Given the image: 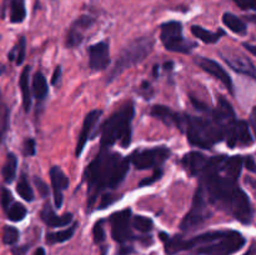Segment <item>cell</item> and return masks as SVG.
<instances>
[{
	"label": "cell",
	"instance_id": "obj_1",
	"mask_svg": "<svg viewBox=\"0 0 256 255\" xmlns=\"http://www.w3.org/2000/svg\"><path fill=\"white\" fill-rule=\"evenodd\" d=\"M226 156H214L209 159L202 172L200 189L209 202L218 204L242 224H250L252 209L248 195L238 186V180L228 176L222 172Z\"/></svg>",
	"mask_w": 256,
	"mask_h": 255
},
{
	"label": "cell",
	"instance_id": "obj_2",
	"mask_svg": "<svg viewBox=\"0 0 256 255\" xmlns=\"http://www.w3.org/2000/svg\"><path fill=\"white\" fill-rule=\"evenodd\" d=\"M129 158H122V155L112 152L106 155L99 154L88 165L84 179L89 185V189L94 192L90 195V206L94 204L95 196L100 190L104 188L115 189L124 180L129 172Z\"/></svg>",
	"mask_w": 256,
	"mask_h": 255
},
{
	"label": "cell",
	"instance_id": "obj_3",
	"mask_svg": "<svg viewBox=\"0 0 256 255\" xmlns=\"http://www.w3.org/2000/svg\"><path fill=\"white\" fill-rule=\"evenodd\" d=\"M134 118V104L132 102L112 114L102 126V146L109 148L120 140L122 148L132 142V122Z\"/></svg>",
	"mask_w": 256,
	"mask_h": 255
},
{
	"label": "cell",
	"instance_id": "obj_4",
	"mask_svg": "<svg viewBox=\"0 0 256 255\" xmlns=\"http://www.w3.org/2000/svg\"><path fill=\"white\" fill-rule=\"evenodd\" d=\"M152 46H154V40H152V38H139V39L130 42V44L122 50L120 56L118 58L112 72L109 74L108 82H112V80H114L115 78L119 76L124 70L129 69L132 65H136L138 62H142V60L152 52Z\"/></svg>",
	"mask_w": 256,
	"mask_h": 255
},
{
	"label": "cell",
	"instance_id": "obj_5",
	"mask_svg": "<svg viewBox=\"0 0 256 255\" xmlns=\"http://www.w3.org/2000/svg\"><path fill=\"white\" fill-rule=\"evenodd\" d=\"M245 242L246 240L239 232L225 230L216 240L198 248V252L202 255H232L239 252Z\"/></svg>",
	"mask_w": 256,
	"mask_h": 255
},
{
	"label": "cell",
	"instance_id": "obj_6",
	"mask_svg": "<svg viewBox=\"0 0 256 255\" xmlns=\"http://www.w3.org/2000/svg\"><path fill=\"white\" fill-rule=\"evenodd\" d=\"M160 39L164 46L170 52L188 54L192 52L195 44L188 42L182 35V25L179 22H168L162 25Z\"/></svg>",
	"mask_w": 256,
	"mask_h": 255
},
{
	"label": "cell",
	"instance_id": "obj_7",
	"mask_svg": "<svg viewBox=\"0 0 256 255\" xmlns=\"http://www.w3.org/2000/svg\"><path fill=\"white\" fill-rule=\"evenodd\" d=\"M170 150L165 146H158L154 149L140 150L132 152L129 156L130 162L139 170L152 169V166H158L169 158Z\"/></svg>",
	"mask_w": 256,
	"mask_h": 255
},
{
	"label": "cell",
	"instance_id": "obj_8",
	"mask_svg": "<svg viewBox=\"0 0 256 255\" xmlns=\"http://www.w3.org/2000/svg\"><path fill=\"white\" fill-rule=\"evenodd\" d=\"M209 216L210 212L209 210H208L206 198H205L202 190L199 188L196 194H195L192 210L185 215L182 224H180V228H182V230H184V232L192 230L196 226H199V225H202L205 220L209 219Z\"/></svg>",
	"mask_w": 256,
	"mask_h": 255
},
{
	"label": "cell",
	"instance_id": "obj_9",
	"mask_svg": "<svg viewBox=\"0 0 256 255\" xmlns=\"http://www.w3.org/2000/svg\"><path fill=\"white\" fill-rule=\"evenodd\" d=\"M130 219H132V210L124 209L122 212H116L110 216L112 224V235L115 242L124 244L132 238V229H130Z\"/></svg>",
	"mask_w": 256,
	"mask_h": 255
},
{
	"label": "cell",
	"instance_id": "obj_10",
	"mask_svg": "<svg viewBox=\"0 0 256 255\" xmlns=\"http://www.w3.org/2000/svg\"><path fill=\"white\" fill-rule=\"evenodd\" d=\"M220 56L222 59L232 68L235 72H240V74H244L246 76L252 78V79L256 80V68L255 65L248 59L246 56L242 54V52H234L232 49H222L220 50Z\"/></svg>",
	"mask_w": 256,
	"mask_h": 255
},
{
	"label": "cell",
	"instance_id": "obj_11",
	"mask_svg": "<svg viewBox=\"0 0 256 255\" xmlns=\"http://www.w3.org/2000/svg\"><path fill=\"white\" fill-rule=\"evenodd\" d=\"M102 114V110H92V112H90L89 114L86 115V118H85L84 124H82V132H80L79 138H78L76 152H75V155H76V156H79V155L82 154L86 142H89L90 138L95 134V126H96Z\"/></svg>",
	"mask_w": 256,
	"mask_h": 255
},
{
	"label": "cell",
	"instance_id": "obj_12",
	"mask_svg": "<svg viewBox=\"0 0 256 255\" xmlns=\"http://www.w3.org/2000/svg\"><path fill=\"white\" fill-rule=\"evenodd\" d=\"M110 62L109 44L99 42L89 48V66L92 70L106 69Z\"/></svg>",
	"mask_w": 256,
	"mask_h": 255
},
{
	"label": "cell",
	"instance_id": "obj_13",
	"mask_svg": "<svg viewBox=\"0 0 256 255\" xmlns=\"http://www.w3.org/2000/svg\"><path fill=\"white\" fill-rule=\"evenodd\" d=\"M195 62H196L204 72H209L210 75H212V76L216 78L218 80H220V82L226 86V89L229 90L230 92H232V78H230V75L225 72V69L219 64V62H216L215 60L208 59V58H199V59L195 60Z\"/></svg>",
	"mask_w": 256,
	"mask_h": 255
},
{
	"label": "cell",
	"instance_id": "obj_14",
	"mask_svg": "<svg viewBox=\"0 0 256 255\" xmlns=\"http://www.w3.org/2000/svg\"><path fill=\"white\" fill-rule=\"evenodd\" d=\"M92 22H94V19H92V16H88V15L80 16L79 19L72 25L69 32H68V46H78V45L82 42V39H84V32L92 26Z\"/></svg>",
	"mask_w": 256,
	"mask_h": 255
},
{
	"label": "cell",
	"instance_id": "obj_15",
	"mask_svg": "<svg viewBox=\"0 0 256 255\" xmlns=\"http://www.w3.org/2000/svg\"><path fill=\"white\" fill-rule=\"evenodd\" d=\"M52 179V192H54V202L56 208H62V192L69 186V180L66 175L62 172L59 166H52L49 172Z\"/></svg>",
	"mask_w": 256,
	"mask_h": 255
},
{
	"label": "cell",
	"instance_id": "obj_16",
	"mask_svg": "<svg viewBox=\"0 0 256 255\" xmlns=\"http://www.w3.org/2000/svg\"><path fill=\"white\" fill-rule=\"evenodd\" d=\"M150 114L152 116L160 119L162 122H164L166 125H176L179 129L184 130L185 115L182 116V115L176 114L172 110H170L168 106H164V105H155V106H152Z\"/></svg>",
	"mask_w": 256,
	"mask_h": 255
},
{
	"label": "cell",
	"instance_id": "obj_17",
	"mask_svg": "<svg viewBox=\"0 0 256 255\" xmlns=\"http://www.w3.org/2000/svg\"><path fill=\"white\" fill-rule=\"evenodd\" d=\"M209 158L205 156L204 154L198 152H188L184 158H182V164L186 168L188 172L192 175H200L205 166L208 165Z\"/></svg>",
	"mask_w": 256,
	"mask_h": 255
},
{
	"label": "cell",
	"instance_id": "obj_18",
	"mask_svg": "<svg viewBox=\"0 0 256 255\" xmlns=\"http://www.w3.org/2000/svg\"><path fill=\"white\" fill-rule=\"evenodd\" d=\"M42 219L49 226L62 228L66 226L72 222V215L70 212H66L64 215H56L50 206V204H45L44 209L42 210Z\"/></svg>",
	"mask_w": 256,
	"mask_h": 255
},
{
	"label": "cell",
	"instance_id": "obj_19",
	"mask_svg": "<svg viewBox=\"0 0 256 255\" xmlns=\"http://www.w3.org/2000/svg\"><path fill=\"white\" fill-rule=\"evenodd\" d=\"M29 74H30V66H25L22 69V74H20L19 79V86L22 90V105H24L25 112H29L30 106H32V92L29 88Z\"/></svg>",
	"mask_w": 256,
	"mask_h": 255
},
{
	"label": "cell",
	"instance_id": "obj_20",
	"mask_svg": "<svg viewBox=\"0 0 256 255\" xmlns=\"http://www.w3.org/2000/svg\"><path fill=\"white\" fill-rule=\"evenodd\" d=\"M244 164V159L242 156H230L225 158L224 164H222V172L228 175V176L232 178V179H239L240 174H242V168Z\"/></svg>",
	"mask_w": 256,
	"mask_h": 255
},
{
	"label": "cell",
	"instance_id": "obj_21",
	"mask_svg": "<svg viewBox=\"0 0 256 255\" xmlns=\"http://www.w3.org/2000/svg\"><path fill=\"white\" fill-rule=\"evenodd\" d=\"M235 140H236V145H240V146H249L252 144V136L250 134L249 125L244 120H239L236 122Z\"/></svg>",
	"mask_w": 256,
	"mask_h": 255
},
{
	"label": "cell",
	"instance_id": "obj_22",
	"mask_svg": "<svg viewBox=\"0 0 256 255\" xmlns=\"http://www.w3.org/2000/svg\"><path fill=\"white\" fill-rule=\"evenodd\" d=\"M16 168H18V158L14 152H9L6 155V160L2 166V176L6 184H12L16 175Z\"/></svg>",
	"mask_w": 256,
	"mask_h": 255
},
{
	"label": "cell",
	"instance_id": "obj_23",
	"mask_svg": "<svg viewBox=\"0 0 256 255\" xmlns=\"http://www.w3.org/2000/svg\"><path fill=\"white\" fill-rule=\"evenodd\" d=\"M32 92L38 100H44L46 98L49 88H48L46 78L42 75V72H35L34 79H32Z\"/></svg>",
	"mask_w": 256,
	"mask_h": 255
},
{
	"label": "cell",
	"instance_id": "obj_24",
	"mask_svg": "<svg viewBox=\"0 0 256 255\" xmlns=\"http://www.w3.org/2000/svg\"><path fill=\"white\" fill-rule=\"evenodd\" d=\"M222 22H224L232 32H234L235 34H246V25H245V22H242V19H239L236 15L230 14V12H225V14L222 15Z\"/></svg>",
	"mask_w": 256,
	"mask_h": 255
},
{
	"label": "cell",
	"instance_id": "obj_25",
	"mask_svg": "<svg viewBox=\"0 0 256 255\" xmlns=\"http://www.w3.org/2000/svg\"><path fill=\"white\" fill-rule=\"evenodd\" d=\"M192 32L194 36H196L198 39L204 42L205 44H214L218 40L220 39L222 35H224V32H212L209 30L204 29L202 26H198V25H194L192 28Z\"/></svg>",
	"mask_w": 256,
	"mask_h": 255
},
{
	"label": "cell",
	"instance_id": "obj_26",
	"mask_svg": "<svg viewBox=\"0 0 256 255\" xmlns=\"http://www.w3.org/2000/svg\"><path fill=\"white\" fill-rule=\"evenodd\" d=\"M26 16V9H25V0H12L10 4V22L14 24L24 22Z\"/></svg>",
	"mask_w": 256,
	"mask_h": 255
},
{
	"label": "cell",
	"instance_id": "obj_27",
	"mask_svg": "<svg viewBox=\"0 0 256 255\" xmlns=\"http://www.w3.org/2000/svg\"><path fill=\"white\" fill-rule=\"evenodd\" d=\"M76 226H78V224L75 222V224H72V226H69L68 229H65V230H60V232H49V234L46 235L48 244L64 242H66V240H69L70 238L74 235Z\"/></svg>",
	"mask_w": 256,
	"mask_h": 255
},
{
	"label": "cell",
	"instance_id": "obj_28",
	"mask_svg": "<svg viewBox=\"0 0 256 255\" xmlns=\"http://www.w3.org/2000/svg\"><path fill=\"white\" fill-rule=\"evenodd\" d=\"M16 192L18 194L20 195V198H22L25 202H32V200H34V192H32V188L30 186L29 182H28V178L25 174H22L20 180L18 182Z\"/></svg>",
	"mask_w": 256,
	"mask_h": 255
},
{
	"label": "cell",
	"instance_id": "obj_29",
	"mask_svg": "<svg viewBox=\"0 0 256 255\" xmlns=\"http://www.w3.org/2000/svg\"><path fill=\"white\" fill-rule=\"evenodd\" d=\"M28 214V210L20 202H14L12 205H10L9 209L6 210V215H8V219L12 220V222H22Z\"/></svg>",
	"mask_w": 256,
	"mask_h": 255
},
{
	"label": "cell",
	"instance_id": "obj_30",
	"mask_svg": "<svg viewBox=\"0 0 256 255\" xmlns=\"http://www.w3.org/2000/svg\"><path fill=\"white\" fill-rule=\"evenodd\" d=\"M25 48H26V40H25L24 36H22L16 46L9 52V59L10 60L15 59L16 65H22L25 59Z\"/></svg>",
	"mask_w": 256,
	"mask_h": 255
},
{
	"label": "cell",
	"instance_id": "obj_31",
	"mask_svg": "<svg viewBox=\"0 0 256 255\" xmlns=\"http://www.w3.org/2000/svg\"><path fill=\"white\" fill-rule=\"evenodd\" d=\"M19 240V230L10 225H5L2 230V242L6 245L16 244Z\"/></svg>",
	"mask_w": 256,
	"mask_h": 255
},
{
	"label": "cell",
	"instance_id": "obj_32",
	"mask_svg": "<svg viewBox=\"0 0 256 255\" xmlns=\"http://www.w3.org/2000/svg\"><path fill=\"white\" fill-rule=\"evenodd\" d=\"M132 225H134L135 229L142 232H149L152 229V226H154L152 219L146 216H142V215H138V216L134 218Z\"/></svg>",
	"mask_w": 256,
	"mask_h": 255
},
{
	"label": "cell",
	"instance_id": "obj_33",
	"mask_svg": "<svg viewBox=\"0 0 256 255\" xmlns=\"http://www.w3.org/2000/svg\"><path fill=\"white\" fill-rule=\"evenodd\" d=\"M0 114H2L0 115V142H2L8 128H9V110L6 109L5 105L0 106Z\"/></svg>",
	"mask_w": 256,
	"mask_h": 255
},
{
	"label": "cell",
	"instance_id": "obj_34",
	"mask_svg": "<svg viewBox=\"0 0 256 255\" xmlns=\"http://www.w3.org/2000/svg\"><path fill=\"white\" fill-rule=\"evenodd\" d=\"M102 222H104V220L96 222L94 225V229H92V236H94V242L96 244H100L105 240V232L104 228H102Z\"/></svg>",
	"mask_w": 256,
	"mask_h": 255
},
{
	"label": "cell",
	"instance_id": "obj_35",
	"mask_svg": "<svg viewBox=\"0 0 256 255\" xmlns=\"http://www.w3.org/2000/svg\"><path fill=\"white\" fill-rule=\"evenodd\" d=\"M12 192H9L8 189H2V192H0V204H2V209L6 212L8 209L10 208V205L12 204Z\"/></svg>",
	"mask_w": 256,
	"mask_h": 255
},
{
	"label": "cell",
	"instance_id": "obj_36",
	"mask_svg": "<svg viewBox=\"0 0 256 255\" xmlns=\"http://www.w3.org/2000/svg\"><path fill=\"white\" fill-rule=\"evenodd\" d=\"M36 152V144L34 139H26L24 142V154L28 156H32Z\"/></svg>",
	"mask_w": 256,
	"mask_h": 255
},
{
	"label": "cell",
	"instance_id": "obj_37",
	"mask_svg": "<svg viewBox=\"0 0 256 255\" xmlns=\"http://www.w3.org/2000/svg\"><path fill=\"white\" fill-rule=\"evenodd\" d=\"M234 2L242 10H256V0H234Z\"/></svg>",
	"mask_w": 256,
	"mask_h": 255
},
{
	"label": "cell",
	"instance_id": "obj_38",
	"mask_svg": "<svg viewBox=\"0 0 256 255\" xmlns=\"http://www.w3.org/2000/svg\"><path fill=\"white\" fill-rule=\"evenodd\" d=\"M162 170H160V169H158L156 172H155L154 174L152 175V176L148 178V179L142 180V182H139V186H145V185H152V184H154L155 182H158V180H159L160 178H162Z\"/></svg>",
	"mask_w": 256,
	"mask_h": 255
},
{
	"label": "cell",
	"instance_id": "obj_39",
	"mask_svg": "<svg viewBox=\"0 0 256 255\" xmlns=\"http://www.w3.org/2000/svg\"><path fill=\"white\" fill-rule=\"evenodd\" d=\"M120 199V198H118L116 195H112V194H104L102 198V202H100V205H99V209H105V208L108 206V205L112 204V202H115V200Z\"/></svg>",
	"mask_w": 256,
	"mask_h": 255
},
{
	"label": "cell",
	"instance_id": "obj_40",
	"mask_svg": "<svg viewBox=\"0 0 256 255\" xmlns=\"http://www.w3.org/2000/svg\"><path fill=\"white\" fill-rule=\"evenodd\" d=\"M35 184H36L38 189H39L40 194H42V196H46V195L49 194V188H48V185L45 184L44 182H42V180H40V179L35 178Z\"/></svg>",
	"mask_w": 256,
	"mask_h": 255
},
{
	"label": "cell",
	"instance_id": "obj_41",
	"mask_svg": "<svg viewBox=\"0 0 256 255\" xmlns=\"http://www.w3.org/2000/svg\"><path fill=\"white\" fill-rule=\"evenodd\" d=\"M244 162H245V165H246V168L250 170V172H256V164H255L254 159H252V156H248L246 159L244 160Z\"/></svg>",
	"mask_w": 256,
	"mask_h": 255
},
{
	"label": "cell",
	"instance_id": "obj_42",
	"mask_svg": "<svg viewBox=\"0 0 256 255\" xmlns=\"http://www.w3.org/2000/svg\"><path fill=\"white\" fill-rule=\"evenodd\" d=\"M60 76H62V68L58 66L56 69H55L54 74H52V84L55 85L58 82V80L60 79Z\"/></svg>",
	"mask_w": 256,
	"mask_h": 255
},
{
	"label": "cell",
	"instance_id": "obj_43",
	"mask_svg": "<svg viewBox=\"0 0 256 255\" xmlns=\"http://www.w3.org/2000/svg\"><path fill=\"white\" fill-rule=\"evenodd\" d=\"M250 122H252V129H254L255 136H256V106L254 108V109H252V115H250Z\"/></svg>",
	"mask_w": 256,
	"mask_h": 255
},
{
	"label": "cell",
	"instance_id": "obj_44",
	"mask_svg": "<svg viewBox=\"0 0 256 255\" xmlns=\"http://www.w3.org/2000/svg\"><path fill=\"white\" fill-rule=\"evenodd\" d=\"M244 46L246 48L248 52H252V55H255L256 56V45H252V44H244Z\"/></svg>",
	"mask_w": 256,
	"mask_h": 255
},
{
	"label": "cell",
	"instance_id": "obj_45",
	"mask_svg": "<svg viewBox=\"0 0 256 255\" xmlns=\"http://www.w3.org/2000/svg\"><path fill=\"white\" fill-rule=\"evenodd\" d=\"M35 255H46V252H45V250L42 249V248H39V249H36V252H35Z\"/></svg>",
	"mask_w": 256,
	"mask_h": 255
},
{
	"label": "cell",
	"instance_id": "obj_46",
	"mask_svg": "<svg viewBox=\"0 0 256 255\" xmlns=\"http://www.w3.org/2000/svg\"><path fill=\"white\" fill-rule=\"evenodd\" d=\"M102 255H106V248H104V249L102 250Z\"/></svg>",
	"mask_w": 256,
	"mask_h": 255
},
{
	"label": "cell",
	"instance_id": "obj_47",
	"mask_svg": "<svg viewBox=\"0 0 256 255\" xmlns=\"http://www.w3.org/2000/svg\"><path fill=\"white\" fill-rule=\"evenodd\" d=\"M2 66H0V75H2Z\"/></svg>",
	"mask_w": 256,
	"mask_h": 255
},
{
	"label": "cell",
	"instance_id": "obj_48",
	"mask_svg": "<svg viewBox=\"0 0 256 255\" xmlns=\"http://www.w3.org/2000/svg\"><path fill=\"white\" fill-rule=\"evenodd\" d=\"M245 255H252V252H248V254H245Z\"/></svg>",
	"mask_w": 256,
	"mask_h": 255
}]
</instances>
